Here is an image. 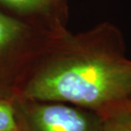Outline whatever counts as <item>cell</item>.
Here are the masks:
<instances>
[{
	"mask_svg": "<svg viewBox=\"0 0 131 131\" xmlns=\"http://www.w3.org/2000/svg\"><path fill=\"white\" fill-rule=\"evenodd\" d=\"M14 106L21 131H103L101 115L73 105L27 100Z\"/></svg>",
	"mask_w": 131,
	"mask_h": 131,
	"instance_id": "cell-2",
	"label": "cell"
},
{
	"mask_svg": "<svg viewBox=\"0 0 131 131\" xmlns=\"http://www.w3.org/2000/svg\"><path fill=\"white\" fill-rule=\"evenodd\" d=\"M19 124L14 103L0 99V131H18Z\"/></svg>",
	"mask_w": 131,
	"mask_h": 131,
	"instance_id": "cell-4",
	"label": "cell"
},
{
	"mask_svg": "<svg viewBox=\"0 0 131 131\" xmlns=\"http://www.w3.org/2000/svg\"><path fill=\"white\" fill-rule=\"evenodd\" d=\"M18 131H21V130H20H20H18Z\"/></svg>",
	"mask_w": 131,
	"mask_h": 131,
	"instance_id": "cell-7",
	"label": "cell"
},
{
	"mask_svg": "<svg viewBox=\"0 0 131 131\" xmlns=\"http://www.w3.org/2000/svg\"><path fill=\"white\" fill-rule=\"evenodd\" d=\"M103 131H131V102L101 115Z\"/></svg>",
	"mask_w": 131,
	"mask_h": 131,
	"instance_id": "cell-3",
	"label": "cell"
},
{
	"mask_svg": "<svg viewBox=\"0 0 131 131\" xmlns=\"http://www.w3.org/2000/svg\"><path fill=\"white\" fill-rule=\"evenodd\" d=\"M24 97L73 105L101 116L131 102V60L122 32L107 25L95 44L72 45L28 83Z\"/></svg>",
	"mask_w": 131,
	"mask_h": 131,
	"instance_id": "cell-1",
	"label": "cell"
},
{
	"mask_svg": "<svg viewBox=\"0 0 131 131\" xmlns=\"http://www.w3.org/2000/svg\"><path fill=\"white\" fill-rule=\"evenodd\" d=\"M1 1L18 9H27L33 7L39 2V0H1Z\"/></svg>",
	"mask_w": 131,
	"mask_h": 131,
	"instance_id": "cell-6",
	"label": "cell"
},
{
	"mask_svg": "<svg viewBox=\"0 0 131 131\" xmlns=\"http://www.w3.org/2000/svg\"><path fill=\"white\" fill-rule=\"evenodd\" d=\"M20 29L17 21L0 13V50L19 35Z\"/></svg>",
	"mask_w": 131,
	"mask_h": 131,
	"instance_id": "cell-5",
	"label": "cell"
}]
</instances>
